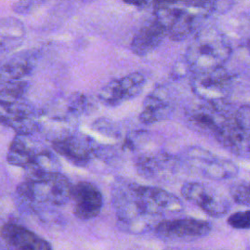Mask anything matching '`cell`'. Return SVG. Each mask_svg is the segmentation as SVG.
Returning a JSON list of instances; mask_svg holds the SVG:
<instances>
[{
    "label": "cell",
    "mask_w": 250,
    "mask_h": 250,
    "mask_svg": "<svg viewBox=\"0 0 250 250\" xmlns=\"http://www.w3.org/2000/svg\"><path fill=\"white\" fill-rule=\"evenodd\" d=\"M72 186L68 179L59 171L39 178H26L18 188V194L29 203L62 206L71 198Z\"/></svg>",
    "instance_id": "1"
},
{
    "label": "cell",
    "mask_w": 250,
    "mask_h": 250,
    "mask_svg": "<svg viewBox=\"0 0 250 250\" xmlns=\"http://www.w3.org/2000/svg\"><path fill=\"white\" fill-rule=\"evenodd\" d=\"M230 53V46L222 34L216 30H204L188 49L186 62L194 73L223 66Z\"/></svg>",
    "instance_id": "2"
},
{
    "label": "cell",
    "mask_w": 250,
    "mask_h": 250,
    "mask_svg": "<svg viewBox=\"0 0 250 250\" xmlns=\"http://www.w3.org/2000/svg\"><path fill=\"white\" fill-rule=\"evenodd\" d=\"M193 92L208 103H218L226 98L230 89V76L223 66L193 73Z\"/></svg>",
    "instance_id": "3"
},
{
    "label": "cell",
    "mask_w": 250,
    "mask_h": 250,
    "mask_svg": "<svg viewBox=\"0 0 250 250\" xmlns=\"http://www.w3.org/2000/svg\"><path fill=\"white\" fill-rule=\"evenodd\" d=\"M181 193L187 200L196 204L211 217H222L230 207L225 196L202 183H185L182 186Z\"/></svg>",
    "instance_id": "4"
},
{
    "label": "cell",
    "mask_w": 250,
    "mask_h": 250,
    "mask_svg": "<svg viewBox=\"0 0 250 250\" xmlns=\"http://www.w3.org/2000/svg\"><path fill=\"white\" fill-rule=\"evenodd\" d=\"M210 230L208 222L193 218L162 220L155 226L156 234L166 240H193L207 235Z\"/></svg>",
    "instance_id": "5"
},
{
    "label": "cell",
    "mask_w": 250,
    "mask_h": 250,
    "mask_svg": "<svg viewBox=\"0 0 250 250\" xmlns=\"http://www.w3.org/2000/svg\"><path fill=\"white\" fill-rule=\"evenodd\" d=\"M145 84V76L140 72H133L108 82L101 89L99 99L105 105L116 106L127 100L137 97L143 91Z\"/></svg>",
    "instance_id": "6"
},
{
    "label": "cell",
    "mask_w": 250,
    "mask_h": 250,
    "mask_svg": "<svg viewBox=\"0 0 250 250\" xmlns=\"http://www.w3.org/2000/svg\"><path fill=\"white\" fill-rule=\"evenodd\" d=\"M71 199L73 213L80 220H91L97 217L104 202L102 192L89 182H79L72 186Z\"/></svg>",
    "instance_id": "7"
},
{
    "label": "cell",
    "mask_w": 250,
    "mask_h": 250,
    "mask_svg": "<svg viewBox=\"0 0 250 250\" xmlns=\"http://www.w3.org/2000/svg\"><path fill=\"white\" fill-rule=\"evenodd\" d=\"M52 146L57 153L76 165L86 164L95 149L94 141L88 136L79 134L59 137L53 141Z\"/></svg>",
    "instance_id": "8"
},
{
    "label": "cell",
    "mask_w": 250,
    "mask_h": 250,
    "mask_svg": "<svg viewBox=\"0 0 250 250\" xmlns=\"http://www.w3.org/2000/svg\"><path fill=\"white\" fill-rule=\"evenodd\" d=\"M1 239L10 248L19 250L51 249V245L48 241L26 228L15 223H7L2 226Z\"/></svg>",
    "instance_id": "9"
},
{
    "label": "cell",
    "mask_w": 250,
    "mask_h": 250,
    "mask_svg": "<svg viewBox=\"0 0 250 250\" xmlns=\"http://www.w3.org/2000/svg\"><path fill=\"white\" fill-rule=\"evenodd\" d=\"M1 122L12 127L17 134H31L37 130L31 108L18 101L1 103Z\"/></svg>",
    "instance_id": "10"
},
{
    "label": "cell",
    "mask_w": 250,
    "mask_h": 250,
    "mask_svg": "<svg viewBox=\"0 0 250 250\" xmlns=\"http://www.w3.org/2000/svg\"><path fill=\"white\" fill-rule=\"evenodd\" d=\"M29 135L30 134H17L15 136L7 152V161L10 164L27 168L44 149L42 146L32 141Z\"/></svg>",
    "instance_id": "11"
},
{
    "label": "cell",
    "mask_w": 250,
    "mask_h": 250,
    "mask_svg": "<svg viewBox=\"0 0 250 250\" xmlns=\"http://www.w3.org/2000/svg\"><path fill=\"white\" fill-rule=\"evenodd\" d=\"M166 35V27L154 19L138 30L132 39L131 50L135 55L144 57L156 49Z\"/></svg>",
    "instance_id": "12"
},
{
    "label": "cell",
    "mask_w": 250,
    "mask_h": 250,
    "mask_svg": "<svg viewBox=\"0 0 250 250\" xmlns=\"http://www.w3.org/2000/svg\"><path fill=\"white\" fill-rule=\"evenodd\" d=\"M215 136L232 151L239 154L250 153V129L240 127L233 119L224 121Z\"/></svg>",
    "instance_id": "13"
},
{
    "label": "cell",
    "mask_w": 250,
    "mask_h": 250,
    "mask_svg": "<svg viewBox=\"0 0 250 250\" xmlns=\"http://www.w3.org/2000/svg\"><path fill=\"white\" fill-rule=\"evenodd\" d=\"M170 110L171 107L166 100L164 91L161 92L159 89H155L145 99L139 119L145 124H151L167 117Z\"/></svg>",
    "instance_id": "14"
},
{
    "label": "cell",
    "mask_w": 250,
    "mask_h": 250,
    "mask_svg": "<svg viewBox=\"0 0 250 250\" xmlns=\"http://www.w3.org/2000/svg\"><path fill=\"white\" fill-rule=\"evenodd\" d=\"M213 105V108L206 107V106H199L194 109H192L188 114V123L194 127L195 130L198 131H209L212 133H216L222 123L217 120V117H215V113L218 112L220 109L217 105V104L210 103Z\"/></svg>",
    "instance_id": "15"
},
{
    "label": "cell",
    "mask_w": 250,
    "mask_h": 250,
    "mask_svg": "<svg viewBox=\"0 0 250 250\" xmlns=\"http://www.w3.org/2000/svg\"><path fill=\"white\" fill-rule=\"evenodd\" d=\"M24 26L17 19L5 18L1 21V51H10L19 46L24 37Z\"/></svg>",
    "instance_id": "16"
},
{
    "label": "cell",
    "mask_w": 250,
    "mask_h": 250,
    "mask_svg": "<svg viewBox=\"0 0 250 250\" xmlns=\"http://www.w3.org/2000/svg\"><path fill=\"white\" fill-rule=\"evenodd\" d=\"M200 157V156H199ZM202 160L201 172L209 178L226 179L236 174V167L229 161L218 160L213 157H200Z\"/></svg>",
    "instance_id": "17"
},
{
    "label": "cell",
    "mask_w": 250,
    "mask_h": 250,
    "mask_svg": "<svg viewBox=\"0 0 250 250\" xmlns=\"http://www.w3.org/2000/svg\"><path fill=\"white\" fill-rule=\"evenodd\" d=\"M32 69L31 59L26 56H18L2 65L1 78L4 80L21 79Z\"/></svg>",
    "instance_id": "18"
},
{
    "label": "cell",
    "mask_w": 250,
    "mask_h": 250,
    "mask_svg": "<svg viewBox=\"0 0 250 250\" xmlns=\"http://www.w3.org/2000/svg\"><path fill=\"white\" fill-rule=\"evenodd\" d=\"M26 85V82L21 79L2 81L1 103H12L18 101L23 95Z\"/></svg>",
    "instance_id": "19"
},
{
    "label": "cell",
    "mask_w": 250,
    "mask_h": 250,
    "mask_svg": "<svg viewBox=\"0 0 250 250\" xmlns=\"http://www.w3.org/2000/svg\"><path fill=\"white\" fill-rule=\"evenodd\" d=\"M233 200L239 204L250 205V183H240L230 188Z\"/></svg>",
    "instance_id": "20"
},
{
    "label": "cell",
    "mask_w": 250,
    "mask_h": 250,
    "mask_svg": "<svg viewBox=\"0 0 250 250\" xmlns=\"http://www.w3.org/2000/svg\"><path fill=\"white\" fill-rule=\"evenodd\" d=\"M228 224L234 229H250V210L233 213L229 217Z\"/></svg>",
    "instance_id": "21"
},
{
    "label": "cell",
    "mask_w": 250,
    "mask_h": 250,
    "mask_svg": "<svg viewBox=\"0 0 250 250\" xmlns=\"http://www.w3.org/2000/svg\"><path fill=\"white\" fill-rule=\"evenodd\" d=\"M234 122L242 128L250 129V106L243 105L237 109L232 117Z\"/></svg>",
    "instance_id": "22"
},
{
    "label": "cell",
    "mask_w": 250,
    "mask_h": 250,
    "mask_svg": "<svg viewBox=\"0 0 250 250\" xmlns=\"http://www.w3.org/2000/svg\"><path fill=\"white\" fill-rule=\"evenodd\" d=\"M190 0H154V9L159 8H174L185 6Z\"/></svg>",
    "instance_id": "23"
},
{
    "label": "cell",
    "mask_w": 250,
    "mask_h": 250,
    "mask_svg": "<svg viewBox=\"0 0 250 250\" xmlns=\"http://www.w3.org/2000/svg\"><path fill=\"white\" fill-rule=\"evenodd\" d=\"M126 4L133 5L139 8H143L147 4V0H123Z\"/></svg>",
    "instance_id": "24"
}]
</instances>
